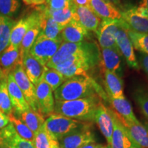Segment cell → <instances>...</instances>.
<instances>
[{"label": "cell", "instance_id": "cell-1", "mask_svg": "<svg viewBox=\"0 0 148 148\" xmlns=\"http://www.w3.org/2000/svg\"><path fill=\"white\" fill-rule=\"evenodd\" d=\"M100 87L88 75L74 76L66 79L53 91L55 101H71L97 95Z\"/></svg>", "mask_w": 148, "mask_h": 148}, {"label": "cell", "instance_id": "cell-2", "mask_svg": "<svg viewBox=\"0 0 148 148\" xmlns=\"http://www.w3.org/2000/svg\"><path fill=\"white\" fill-rule=\"evenodd\" d=\"M101 102L98 95L71 101H55L54 113L84 122H95V114Z\"/></svg>", "mask_w": 148, "mask_h": 148}, {"label": "cell", "instance_id": "cell-3", "mask_svg": "<svg viewBox=\"0 0 148 148\" xmlns=\"http://www.w3.org/2000/svg\"><path fill=\"white\" fill-rule=\"evenodd\" d=\"M87 124L88 122L77 121L53 112L45 119L44 126L56 139L58 140L72 131Z\"/></svg>", "mask_w": 148, "mask_h": 148}, {"label": "cell", "instance_id": "cell-4", "mask_svg": "<svg viewBox=\"0 0 148 148\" xmlns=\"http://www.w3.org/2000/svg\"><path fill=\"white\" fill-rule=\"evenodd\" d=\"M100 51L95 42H81L77 43L62 42L58 51L46 64L47 68H55L69 56Z\"/></svg>", "mask_w": 148, "mask_h": 148}, {"label": "cell", "instance_id": "cell-5", "mask_svg": "<svg viewBox=\"0 0 148 148\" xmlns=\"http://www.w3.org/2000/svg\"><path fill=\"white\" fill-rule=\"evenodd\" d=\"M124 28L127 30V27L122 19H102L96 31L98 42L101 48L118 49L116 44V34L119 29Z\"/></svg>", "mask_w": 148, "mask_h": 148}, {"label": "cell", "instance_id": "cell-6", "mask_svg": "<svg viewBox=\"0 0 148 148\" xmlns=\"http://www.w3.org/2000/svg\"><path fill=\"white\" fill-rule=\"evenodd\" d=\"M60 39H51L40 34L29 53L40 63L45 65L48 63L62 44Z\"/></svg>", "mask_w": 148, "mask_h": 148}, {"label": "cell", "instance_id": "cell-7", "mask_svg": "<svg viewBox=\"0 0 148 148\" xmlns=\"http://www.w3.org/2000/svg\"><path fill=\"white\" fill-rule=\"evenodd\" d=\"M41 18L40 8L31 12L16 22L12 27L10 38V45L19 49L23 38L29 29L36 25H40Z\"/></svg>", "mask_w": 148, "mask_h": 148}, {"label": "cell", "instance_id": "cell-8", "mask_svg": "<svg viewBox=\"0 0 148 148\" xmlns=\"http://www.w3.org/2000/svg\"><path fill=\"white\" fill-rule=\"evenodd\" d=\"M58 142L61 148H80L86 144L95 142V138L88 123L62 136Z\"/></svg>", "mask_w": 148, "mask_h": 148}, {"label": "cell", "instance_id": "cell-9", "mask_svg": "<svg viewBox=\"0 0 148 148\" xmlns=\"http://www.w3.org/2000/svg\"><path fill=\"white\" fill-rule=\"evenodd\" d=\"M12 74H13L14 81L21 89L30 108L38 112L36 97V86L27 77L22 65L16 66V69L12 71Z\"/></svg>", "mask_w": 148, "mask_h": 148}, {"label": "cell", "instance_id": "cell-10", "mask_svg": "<svg viewBox=\"0 0 148 148\" xmlns=\"http://www.w3.org/2000/svg\"><path fill=\"white\" fill-rule=\"evenodd\" d=\"M36 97L38 112L44 116L53 113L55 106L53 92L42 79L36 86Z\"/></svg>", "mask_w": 148, "mask_h": 148}, {"label": "cell", "instance_id": "cell-11", "mask_svg": "<svg viewBox=\"0 0 148 148\" xmlns=\"http://www.w3.org/2000/svg\"><path fill=\"white\" fill-rule=\"evenodd\" d=\"M115 38L116 46L121 56L124 57L127 64L133 69H139L140 66L134 53V47L130 39L126 29L123 27L119 29L116 34Z\"/></svg>", "mask_w": 148, "mask_h": 148}, {"label": "cell", "instance_id": "cell-12", "mask_svg": "<svg viewBox=\"0 0 148 148\" xmlns=\"http://www.w3.org/2000/svg\"><path fill=\"white\" fill-rule=\"evenodd\" d=\"M110 112L113 121V130L109 148H132L134 145L130 137L126 128L123 125L117 114L110 109Z\"/></svg>", "mask_w": 148, "mask_h": 148}, {"label": "cell", "instance_id": "cell-13", "mask_svg": "<svg viewBox=\"0 0 148 148\" xmlns=\"http://www.w3.org/2000/svg\"><path fill=\"white\" fill-rule=\"evenodd\" d=\"M20 49L9 45L2 52L0 53V70L1 79L7 78L18 65H22Z\"/></svg>", "mask_w": 148, "mask_h": 148}, {"label": "cell", "instance_id": "cell-14", "mask_svg": "<svg viewBox=\"0 0 148 148\" xmlns=\"http://www.w3.org/2000/svg\"><path fill=\"white\" fill-rule=\"evenodd\" d=\"M121 16L129 30L148 34V18L140 15L136 10V6L123 10Z\"/></svg>", "mask_w": 148, "mask_h": 148}, {"label": "cell", "instance_id": "cell-15", "mask_svg": "<svg viewBox=\"0 0 148 148\" xmlns=\"http://www.w3.org/2000/svg\"><path fill=\"white\" fill-rule=\"evenodd\" d=\"M95 122L97 123L99 130L107 140L108 145L110 144L113 130V121L110 109L106 108L101 102L98 105L95 114Z\"/></svg>", "mask_w": 148, "mask_h": 148}, {"label": "cell", "instance_id": "cell-16", "mask_svg": "<svg viewBox=\"0 0 148 148\" xmlns=\"http://www.w3.org/2000/svg\"><path fill=\"white\" fill-rule=\"evenodd\" d=\"M22 66L27 77L35 86L42 80L47 69V66L40 63L29 53L23 56Z\"/></svg>", "mask_w": 148, "mask_h": 148}, {"label": "cell", "instance_id": "cell-17", "mask_svg": "<svg viewBox=\"0 0 148 148\" xmlns=\"http://www.w3.org/2000/svg\"><path fill=\"white\" fill-rule=\"evenodd\" d=\"M7 85H8L9 97L12 103V108L16 113L18 114L30 108L21 89L14 81L12 72L9 73L8 75Z\"/></svg>", "mask_w": 148, "mask_h": 148}, {"label": "cell", "instance_id": "cell-18", "mask_svg": "<svg viewBox=\"0 0 148 148\" xmlns=\"http://www.w3.org/2000/svg\"><path fill=\"white\" fill-rule=\"evenodd\" d=\"M108 99L113 108L114 112L117 114L118 117L121 121L128 123H140L133 112L130 103L125 99V96L119 98L108 97Z\"/></svg>", "mask_w": 148, "mask_h": 148}, {"label": "cell", "instance_id": "cell-19", "mask_svg": "<svg viewBox=\"0 0 148 148\" xmlns=\"http://www.w3.org/2000/svg\"><path fill=\"white\" fill-rule=\"evenodd\" d=\"M74 20L78 21L88 31L95 32L101 23V18L96 15L90 7L76 6Z\"/></svg>", "mask_w": 148, "mask_h": 148}, {"label": "cell", "instance_id": "cell-20", "mask_svg": "<svg viewBox=\"0 0 148 148\" xmlns=\"http://www.w3.org/2000/svg\"><path fill=\"white\" fill-rule=\"evenodd\" d=\"M90 8L101 19H121V12L106 0H90Z\"/></svg>", "mask_w": 148, "mask_h": 148}, {"label": "cell", "instance_id": "cell-21", "mask_svg": "<svg viewBox=\"0 0 148 148\" xmlns=\"http://www.w3.org/2000/svg\"><path fill=\"white\" fill-rule=\"evenodd\" d=\"M87 36V29L81 25L78 21L74 19L64 27L60 34L62 42L71 43L82 42Z\"/></svg>", "mask_w": 148, "mask_h": 148}, {"label": "cell", "instance_id": "cell-22", "mask_svg": "<svg viewBox=\"0 0 148 148\" xmlns=\"http://www.w3.org/2000/svg\"><path fill=\"white\" fill-rule=\"evenodd\" d=\"M120 121L125 127L134 144L141 148H148V124L143 125L140 122L138 123H128L121 119Z\"/></svg>", "mask_w": 148, "mask_h": 148}, {"label": "cell", "instance_id": "cell-23", "mask_svg": "<svg viewBox=\"0 0 148 148\" xmlns=\"http://www.w3.org/2000/svg\"><path fill=\"white\" fill-rule=\"evenodd\" d=\"M103 82L108 97L119 98L124 97L123 81L115 72L103 70Z\"/></svg>", "mask_w": 148, "mask_h": 148}, {"label": "cell", "instance_id": "cell-24", "mask_svg": "<svg viewBox=\"0 0 148 148\" xmlns=\"http://www.w3.org/2000/svg\"><path fill=\"white\" fill-rule=\"evenodd\" d=\"M99 64L101 69L112 72L119 71L121 68V53L118 49L101 48Z\"/></svg>", "mask_w": 148, "mask_h": 148}, {"label": "cell", "instance_id": "cell-25", "mask_svg": "<svg viewBox=\"0 0 148 148\" xmlns=\"http://www.w3.org/2000/svg\"><path fill=\"white\" fill-rule=\"evenodd\" d=\"M41 18H40V33L51 39H61L60 34L64 28L56 23L50 16L48 15L45 10V6H41Z\"/></svg>", "mask_w": 148, "mask_h": 148}, {"label": "cell", "instance_id": "cell-26", "mask_svg": "<svg viewBox=\"0 0 148 148\" xmlns=\"http://www.w3.org/2000/svg\"><path fill=\"white\" fill-rule=\"evenodd\" d=\"M0 134L3 138V143L10 148H35L31 142L18 136L12 123H9L1 130Z\"/></svg>", "mask_w": 148, "mask_h": 148}, {"label": "cell", "instance_id": "cell-27", "mask_svg": "<svg viewBox=\"0 0 148 148\" xmlns=\"http://www.w3.org/2000/svg\"><path fill=\"white\" fill-rule=\"evenodd\" d=\"M19 119L31 130L35 134L45 123V116L37 111L33 110L29 108L18 114Z\"/></svg>", "mask_w": 148, "mask_h": 148}, {"label": "cell", "instance_id": "cell-28", "mask_svg": "<svg viewBox=\"0 0 148 148\" xmlns=\"http://www.w3.org/2000/svg\"><path fill=\"white\" fill-rule=\"evenodd\" d=\"M75 7L76 6L73 3H72V5L69 8L58 10H48L45 5V10L48 15L50 16L56 23L64 28L68 23H69L72 20L74 19Z\"/></svg>", "mask_w": 148, "mask_h": 148}, {"label": "cell", "instance_id": "cell-29", "mask_svg": "<svg viewBox=\"0 0 148 148\" xmlns=\"http://www.w3.org/2000/svg\"><path fill=\"white\" fill-rule=\"evenodd\" d=\"M15 23L9 16L0 15V53L10 45L11 31Z\"/></svg>", "mask_w": 148, "mask_h": 148}, {"label": "cell", "instance_id": "cell-30", "mask_svg": "<svg viewBox=\"0 0 148 148\" xmlns=\"http://www.w3.org/2000/svg\"><path fill=\"white\" fill-rule=\"evenodd\" d=\"M8 116L9 121L14 126L16 132L17 133L18 136L23 139L28 140L33 143L35 134L31 131V130L19 118L16 117L12 112L8 114Z\"/></svg>", "mask_w": 148, "mask_h": 148}, {"label": "cell", "instance_id": "cell-31", "mask_svg": "<svg viewBox=\"0 0 148 148\" xmlns=\"http://www.w3.org/2000/svg\"><path fill=\"white\" fill-rule=\"evenodd\" d=\"M92 68L91 65L86 63H73L57 70L62 74L65 79L74 76L87 75V71Z\"/></svg>", "mask_w": 148, "mask_h": 148}, {"label": "cell", "instance_id": "cell-32", "mask_svg": "<svg viewBox=\"0 0 148 148\" xmlns=\"http://www.w3.org/2000/svg\"><path fill=\"white\" fill-rule=\"evenodd\" d=\"M40 33V25H36L30 28L25 34L20 45V53L22 59L23 56L29 53L31 47L34 44L35 40Z\"/></svg>", "mask_w": 148, "mask_h": 148}, {"label": "cell", "instance_id": "cell-33", "mask_svg": "<svg viewBox=\"0 0 148 148\" xmlns=\"http://www.w3.org/2000/svg\"><path fill=\"white\" fill-rule=\"evenodd\" d=\"M134 49L148 56V34L127 30Z\"/></svg>", "mask_w": 148, "mask_h": 148}, {"label": "cell", "instance_id": "cell-34", "mask_svg": "<svg viewBox=\"0 0 148 148\" xmlns=\"http://www.w3.org/2000/svg\"><path fill=\"white\" fill-rule=\"evenodd\" d=\"M42 79L50 86L53 92L66 80L65 77L60 72L52 68H47L46 69Z\"/></svg>", "mask_w": 148, "mask_h": 148}, {"label": "cell", "instance_id": "cell-35", "mask_svg": "<svg viewBox=\"0 0 148 148\" xmlns=\"http://www.w3.org/2000/svg\"><path fill=\"white\" fill-rule=\"evenodd\" d=\"M8 77L1 79L0 83V110L3 113L8 115L12 112V103L9 97L8 91V85H7Z\"/></svg>", "mask_w": 148, "mask_h": 148}, {"label": "cell", "instance_id": "cell-36", "mask_svg": "<svg viewBox=\"0 0 148 148\" xmlns=\"http://www.w3.org/2000/svg\"><path fill=\"white\" fill-rule=\"evenodd\" d=\"M133 97L140 111L148 121V87L140 86L133 93Z\"/></svg>", "mask_w": 148, "mask_h": 148}, {"label": "cell", "instance_id": "cell-37", "mask_svg": "<svg viewBox=\"0 0 148 148\" xmlns=\"http://www.w3.org/2000/svg\"><path fill=\"white\" fill-rule=\"evenodd\" d=\"M53 140H57L42 126L35 134L33 145L35 148H50Z\"/></svg>", "mask_w": 148, "mask_h": 148}, {"label": "cell", "instance_id": "cell-38", "mask_svg": "<svg viewBox=\"0 0 148 148\" xmlns=\"http://www.w3.org/2000/svg\"><path fill=\"white\" fill-rule=\"evenodd\" d=\"M20 5L19 0H0V15L10 17L19 9Z\"/></svg>", "mask_w": 148, "mask_h": 148}, {"label": "cell", "instance_id": "cell-39", "mask_svg": "<svg viewBox=\"0 0 148 148\" xmlns=\"http://www.w3.org/2000/svg\"><path fill=\"white\" fill-rule=\"evenodd\" d=\"M71 0H48L46 5L48 10H58L69 8L72 5Z\"/></svg>", "mask_w": 148, "mask_h": 148}, {"label": "cell", "instance_id": "cell-40", "mask_svg": "<svg viewBox=\"0 0 148 148\" xmlns=\"http://www.w3.org/2000/svg\"><path fill=\"white\" fill-rule=\"evenodd\" d=\"M138 64L143 69L148 76V56L145 53L139 52L138 54Z\"/></svg>", "mask_w": 148, "mask_h": 148}, {"label": "cell", "instance_id": "cell-41", "mask_svg": "<svg viewBox=\"0 0 148 148\" xmlns=\"http://www.w3.org/2000/svg\"><path fill=\"white\" fill-rule=\"evenodd\" d=\"M9 123H10V121H9L8 115L0 110V130L7 126Z\"/></svg>", "mask_w": 148, "mask_h": 148}, {"label": "cell", "instance_id": "cell-42", "mask_svg": "<svg viewBox=\"0 0 148 148\" xmlns=\"http://www.w3.org/2000/svg\"><path fill=\"white\" fill-rule=\"evenodd\" d=\"M23 1L25 5L30 6L41 5L46 3V0H23Z\"/></svg>", "mask_w": 148, "mask_h": 148}, {"label": "cell", "instance_id": "cell-43", "mask_svg": "<svg viewBox=\"0 0 148 148\" xmlns=\"http://www.w3.org/2000/svg\"><path fill=\"white\" fill-rule=\"evenodd\" d=\"M75 6L90 7V0H71Z\"/></svg>", "mask_w": 148, "mask_h": 148}, {"label": "cell", "instance_id": "cell-44", "mask_svg": "<svg viewBox=\"0 0 148 148\" xmlns=\"http://www.w3.org/2000/svg\"><path fill=\"white\" fill-rule=\"evenodd\" d=\"M106 146L101 145V144H97L95 142H93V143H89L86 144V145H83L80 148H104Z\"/></svg>", "mask_w": 148, "mask_h": 148}, {"label": "cell", "instance_id": "cell-45", "mask_svg": "<svg viewBox=\"0 0 148 148\" xmlns=\"http://www.w3.org/2000/svg\"><path fill=\"white\" fill-rule=\"evenodd\" d=\"M138 6L145 8L148 12V0H140L138 3Z\"/></svg>", "mask_w": 148, "mask_h": 148}, {"label": "cell", "instance_id": "cell-46", "mask_svg": "<svg viewBox=\"0 0 148 148\" xmlns=\"http://www.w3.org/2000/svg\"><path fill=\"white\" fill-rule=\"evenodd\" d=\"M106 1H109L111 3H112L115 6H119L121 5V0H106Z\"/></svg>", "mask_w": 148, "mask_h": 148}, {"label": "cell", "instance_id": "cell-47", "mask_svg": "<svg viewBox=\"0 0 148 148\" xmlns=\"http://www.w3.org/2000/svg\"><path fill=\"white\" fill-rule=\"evenodd\" d=\"M50 148H60V146H59L58 140H53L52 143H51V147Z\"/></svg>", "mask_w": 148, "mask_h": 148}, {"label": "cell", "instance_id": "cell-48", "mask_svg": "<svg viewBox=\"0 0 148 148\" xmlns=\"http://www.w3.org/2000/svg\"><path fill=\"white\" fill-rule=\"evenodd\" d=\"M0 148H10V147L8 145H6V144L3 143V144H1V145H0Z\"/></svg>", "mask_w": 148, "mask_h": 148}, {"label": "cell", "instance_id": "cell-49", "mask_svg": "<svg viewBox=\"0 0 148 148\" xmlns=\"http://www.w3.org/2000/svg\"><path fill=\"white\" fill-rule=\"evenodd\" d=\"M3 143V138L1 137V134H0V145H1V144Z\"/></svg>", "mask_w": 148, "mask_h": 148}, {"label": "cell", "instance_id": "cell-50", "mask_svg": "<svg viewBox=\"0 0 148 148\" xmlns=\"http://www.w3.org/2000/svg\"><path fill=\"white\" fill-rule=\"evenodd\" d=\"M132 148H141V147H139V146L137 145H136V144H134V145L132 147Z\"/></svg>", "mask_w": 148, "mask_h": 148}, {"label": "cell", "instance_id": "cell-51", "mask_svg": "<svg viewBox=\"0 0 148 148\" xmlns=\"http://www.w3.org/2000/svg\"><path fill=\"white\" fill-rule=\"evenodd\" d=\"M1 79V70H0V79Z\"/></svg>", "mask_w": 148, "mask_h": 148}, {"label": "cell", "instance_id": "cell-52", "mask_svg": "<svg viewBox=\"0 0 148 148\" xmlns=\"http://www.w3.org/2000/svg\"><path fill=\"white\" fill-rule=\"evenodd\" d=\"M104 148H109V147H106H106H105Z\"/></svg>", "mask_w": 148, "mask_h": 148}, {"label": "cell", "instance_id": "cell-53", "mask_svg": "<svg viewBox=\"0 0 148 148\" xmlns=\"http://www.w3.org/2000/svg\"><path fill=\"white\" fill-rule=\"evenodd\" d=\"M0 83H1V79H0Z\"/></svg>", "mask_w": 148, "mask_h": 148}, {"label": "cell", "instance_id": "cell-54", "mask_svg": "<svg viewBox=\"0 0 148 148\" xmlns=\"http://www.w3.org/2000/svg\"><path fill=\"white\" fill-rule=\"evenodd\" d=\"M123 1H125V0H123Z\"/></svg>", "mask_w": 148, "mask_h": 148}, {"label": "cell", "instance_id": "cell-55", "mask_svg": "<svg viewBox=\"0 0 148 148\" xmlns=\"http://www.w3.org/2000/svg\"><path fill=\"white\" fill-rule=\"evenodd\" d=\"M48 1V0H46V1Z\"/></svg>", "mask_w": 148, "mask_h": 148}, {"label": "cell", "instance_id": "cell-56", "mask_svg": "<svg viewBox=\"0 0 148 148\" xmlns=\"http://www.w3.org/2000/svg\"><path fill=\"white\" fill-rule=\"evenodd\" d=\"M60 148H61V147H60Z\"/></svg>", "mask_w": 148, "mask_h": 148}]
</instances>
